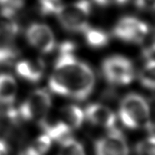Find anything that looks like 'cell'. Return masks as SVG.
<instances>
[{
    "label": "cell",
    "mask_w": 155,
    "mask_h": 155,
    "mask_svg": "<svg viewBox=\"0 0 155 155\" xmlns=\"http://www.w3.org/2000/svg\"><path fill=\"white\" fill-rule=\"evenodd\" d=\"M74 48L71 42L61 45L48 84L51 90L57 94L84 100L94 89V74L88 64L74 56Z\"/></svg>",
    "instance_id": "6da1fadb"
},
{
    "label": "cell",
    "mask_w": 155,
    "mask_h": 155,
    "mask_svg": "<svg viewBox=\"0 0 155 155\" xmlns=\"http://www.w3.org/2000/svg\"><path fill=\"white\" fill-rule=\"evenodd\" d=\"M9 149L7 143L2 139H0V155H8Z\"/></svg>",
    "instance_id": "cb8c5ba5"
},
{
    "label": "cell",
    "mask_w": 155,
    "mask_h": 155,
    "mask_svg": "<svg viewBox=\"0 0 155 155\" xmlns=\"http://www.w3.org/2000/svg\"><path fill=\"white\" fill-rule=\"evenodd\" d=\"M84 117L92 124L104 128H114L116 116L110 108L100 104H92L85 110Z\"/></svg>",
    "instance_id": "9c48e42d"
},
{
    "label": "cell",
    "mask_w": 155,
    "mask_h": 155,
    "mask_svg": "<svg viewBox=\"0 0 155 155\" xmlns=\"http://www.w3.org/2000/svg\"><path fill=\"white\" fill-rule=\"evenodd\" d=\"M128 0H94L96 4L100 6H112V5H123L126 4Z\"/></svg>",
    "instance_id": "7402d4cb"
},
{
    "label": "cell",
    "mask_w": 155,
    "mask_h": 155,
    "mask_svg": "<svg viewBox=\"0 0 155 155\" xmlns=\"http://www.w3.org/2000/svg\"><path fill=\"white\" fill-rule=\"evenodd\" d=\"M42 127L44 128L45 134L51 138V140L58 142H63L66 138H69L71 129L60 119L58 121L48 123L46 120L40 122Z\"/></svg>",
    "instance_id": "4fadbf2b"
},
{
    "label": "cell",
    "mask_w": 155,
    "mask_h": 155,
    "mask_svg": "<svg viewBox=\"0 0 155 155\" xmlns=\"http://www.w3.org/2000/svg\"><path fill=\"white\" fill-rule=\"evenodd\" d=\"M60 120L70 129L78 128L84 119V114L76 105H68L60 110Z\"/></svg>",
    "instance_id": "5bb4252c"
},
{
    "label": "cell",
    "mask_w": 155,
    "mask_h": 155,
    "mask_svg": "<svg viewBox=\"0 0 155 155\" xmlns=\"http://www.w3.org/2000/svg\"><path fill=\"white\" fill-rule=\"evenodd\" d=\"M114 34L122 41L142 44L149 34V28L137 18L124 17L116 24Z\"/></svg>",
    "instance_id": "8992f818"
},
{
    "label": "cell",
    "mask_w": 155,
    "mask_h": 155,
    "mask_svg": "<svg viewBox=\"0 0 155 155\" xmlns=\"http://www.w3.org/2000/svg\"><path fill=\"white\" fill-rule=\"evenodd\" d=\"M96 155H129L126 138L117 128H110L108 133L95 143Z\"/></svg>",
    "instance_id": "52a82bcc"
},
{
    "label": "cell",
    "mask_w": 155,
    "mask_h": 155,
    "mask_svg": "<svg viewBox=\"0 0 155 155\" xmlns=\"http://www.w3.org/2000/svg\"><path fill=\"white\" fill-rule=\"evenodd\" d=\"M0 4H9L14 6H21V0H0Z\"/></svg>",
    "instance_id": "d4e9b609"
},
{
    "label": "cell",
    "mask_w": 155,
    "mask_h": 155,
    "mask_svg": "<svg viewBox=\"0 0 155 155\" xmlns=\"http://www.w3.org/2000/svg\"><path fill=\"white\" fill-rule=\"evenodd\" d=\"M84 33L85 40L90 47L103 48L108 44V34L100 28L88 27Z\"/></svg>",
    "instance_id": "9a60e30c"
},
{
    "label": "cell",
    "mask_w": 155,
    "mask_h": 155,
    "mask_svg": "<svg viewBox=\"0 0 155 155\" xmlns=\"http://www.w3.org/2000/svg\"><path fill=\"white\" fill-rule=\"evenodd\" d=\"M102 70L106 80L114 85L128 84L134 77V68L132 62L120 55L107 58L103 62Z\"/></svg>",
    "instance_id": "277c9868"
},
{
    "label": "cell",
    "mask_w": 155,
    "mask_h": 155,
    "mask_svg": "<svg viewBox=\"0 0 155 155\" xmlns=\"http://www.w3.org/2000/svg\"><path fill=\"white\" fill-rule=\"evenodd\" d=\"M52 142L53 141L46 134H43L38 138L34 147L41 155H43L49 150Z\"/></svg>",
    "instance_id": "ffe728a7"
},
{
    "label": "cell",
    "mask_w": 155,
    "mask_h": 155,
    "mask_svg": "<svg viewBox=\"0 0 155 155\" xmlns=\"http://www.w3.org/2000/svg\"><path fill=\"white\" fill-rule=\"evenodd\" d=\"M16 8L6 6L0 12V38L12 39L19 32V25L16 18Z\"/></svg>",
    "instance_id": "30bf717a"
},
{
    "label": "cell",
    "mask_w": 155,
    "mask_h": 155,
    "mask_svg": "<svg viewBox=\"0 0 155 155\" xmlns=\"http://www.w3.org/2000/svg\"><path fill=\"white\" fill-rule=\"evenodd\" d=\"M15 69L20 77L28 82L36 83L39 81L44 74V64L40 59L38 60L18 61L15 65Z\"/></svg>",
    "instance_id": "8fae6325"
},
{
    "label": "cell",
    "mask_w": 155,
    "mask_h": 155,
    "mask_svg": "<svg viewBox=\"0 0 155 155\" xmlns=\"http://www.w3.org/2000/svg\"><path fill=\"white\" fill-rule=\"evenodd\" d=\"M26 38L33 47L43 54H49L55 48L54 34L46 24H32L26 31Z\"/></svg>",
    "instance_id": "ba28073f"
},
{
    "label": "cell",
    "mask_w": 155,
    "mask_h": 155,
    "mask_svg": "<svg viewBox=\"0 0 155 155\" xmlns=\"http://www.w3.org/2000/svg\"><path fill=\"white\" fill-rule=\"evenodd\" d=\"M0 120H1V113H0Z\"/></svg>",
    "instance_id": "4316f807"
},
{
    "label": "cell",
    "mask_w": 155,
    "mask_h": 155,
    "mask_svg": "<svg viewBox=\"0 0 155 155\" xmlns=\"http://www.w3.org/2000/svg\"><path fill=\"white\" fill-rule=\"evenodd\" d=\"M139 79L143 86H144L145 88L148 89L154 88L155 64L153 58L148 59L139 74Z\"/></svg>",
    "instance_id": "2e32d148"
},
{
    "label": "cell",
    "mask_w": 155,
    "mask_h": 155,
    "mask_svg": "<svg viewBox=\"0 0 155 155\" xmlns=\"http://www.w3.org/2000/svg\"><path fill=\"white\" fill-rule=\"evenodd\" d=\"M119 117L125 127L131 129L149 124L150 108L148 101L137 94L126 95L119 106Z\"/></svg>",
    "instance_id": "7a4b0ae2"
},
{
    "label": "cell",
    "mask_w": 155,
    "mask_h": 155,
    "mask_svg": "<svg viewBox=\"0 0 155 155\" xmlns=\"http://www.w3.org/2000/svg\"><path fill=\"white\" fill-rule=\"evenodd\" d=\"M39 1H60V0H39Z\"/></svg>",
    "instance_id": "484cf974"
},
{
    "label": "cell",
    "mask_w": 155,
    "mask_h": 155,
    "mask_svg": "<svg viewBox=\"0 0 155 155\" xmlns=\"http://www.w3.org/2000/svg\"><path fill=\"white\" fill-rule=\"evenodd\" d=\"M58 155H86L83 145L73 138H68L61 142Z\"/></svg>",
    "instance_id": "ac0fdd59"
},
{
    "label": "cell",
    "mask_w": 155,
    "mask_h": 155,
    "mask_svg": "<svg viewBox=\"0 0 155 155\" xmlns=\"http://www.w3.org/2000/svg\"><path fill=\"white\" fill-rule=\"evenodd\" d=\"M19 155H41L35 149L34 146L33 147H28L24 148L23 151L21 152Z\"/></svg>",
    "instance_id": "603a6c76"
},
{
    "label": "cell",
    "mask_w": 155,
    "mask_h": 155,
    "mask_svg": "<svg viewBox=\"0 0 155 155\" xmlns=\"http://www.w3.org/2000/svg\"><path fill=\"white\" fill-rule=\"evenodd\" d=\"M18 91L17 82L8 74H0V104H10L16 98Z\"/></svg>",
    "instance_id": "7c38bea8"
},
{
    "label": "cell",
    "mask_w": 155,
    "mask_h": 155,
    "mask_svg": "<svg viewBox=\"0 0 155 155\" xmlns=\"http://www.w3.org/2000/svg\"><path fill=\"white\" fill-rule=\"evenodd\" d=\"M18 50L10 44L0 45V68L8 67L15 63L18 57Z\"/></svg>",
    "instance_id": "e0dca14e"
},
{
    "label": "cell",
    "mask_w": 155,
    "mask_h": 155,
    "mask_svg": "<svg viewBox=\"0 0 155 155\" xmlns=\"http://www.w3.org/2000/svg\"><path fill=\"white\" fill-rule=\"evenodd\" d=\"M135 5L140 10L153 11L155 7V0H135Z\"/></svg>",
    "instance_id": "44dd1931"
},
{
    "label": "cell",
    "mask_w": 155,
    "mask_h": 155,
    "mask_svg": "<svg viewBox=\"0 0 155 155\" xmlns=\"http://www.w3.org/2000/svg\"><path fill=\"white\" fill-rule=\"evenodd\" d=\"M138 155H154V137L152 135L150 138L143 141L137 148Z\"/></svg>",
    "instance_id": "d6986e66"
},
{
    "label": "cell",
    "mask_w": 155,
    "mask_h": 155,
    "mask_svg": "<svg viewBox=\"0 0 155 155\" xmlns=\"http://www.w3.org/2000/svg\"><path fill=\"white\" fill-rule=\"evenodd\" d=\"M91 4L88 0H78L66 5H61L56 13L60 24L68 31L84 33L88 27Z\"/></svg>",
    "instance_id": "3957f363"
},
{
    "label": "cell",
    "mask_w": 155,
    "mask_h": 155,
    "mask_svg": "<svg viewBox=\"0 0 155 155\" xmlns=\"http://www.w3.org/2000/svg\"><path fill=\"white\" fill-rule=\"evenodd\" d=\"M51 104L52 99L49 94L44 89H38L21 104L18 115L24 120L42 122L47 117Z\"/></svg>",
    "instance_id": "5b68a950"
}]
</instances>
